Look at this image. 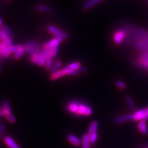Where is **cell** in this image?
<instances>
[{"instance_id": "obj_32", "label": "cell", "mask_w": 148, "mask_h": 148, "mask_svg": "<svg viewBox=\"0 0 148 148\" xmlns=\"http://www.w3.org/2000/svg\"><path fill=\"white\" fill-rule=\"evenodd\" d=\"M139 64H140L141 66L148 69V60H145V59H141V61Z\"/></svg>"}, {"instance_id": "obj_13", "label": "cell", "mask_w": 148, "mask_h": 148, "mask_svg": "<svg viewBox=\"0 0 148 148\" xmlns=\"http://www.w3.org/2000/svg\"><path fill=\"white\" fill-rule=\"evenodd\" d=\"M0 54L4 58H8L9 56V54H10V53L9 51L8 46L2 43L1 41L0 42Z\"/></svg>"}, {"instance_id": "obj_16", "label": "cell", "mask_w": 148, "mask_h": 148, "mask_svg": "<svg viewBox=\"0 0 148 148\" xmlns=\"http://www.w3.org/2000/svg\"><path fill=\"white\" fill-rule=\"evenodd\" d=\"M82 148H90L91 142L90 140L89 135L88 134H84L82 136Z\"/></svg>"}, {"instance_id": "obj_25", "label": "cell", "mask_w": 148, "mask_h": 148, "mask_svg": "<svg viewBox=\"0 0 148 148\" xmlns=\"http://www.w3.org/2000/svg\"><path fill=\"white\" fill-rule=\"evenodd\" d=\"M64 71L66 73V75H77L78 72L77 71H73L72 69L69 68L67 66L64 69Z\"/></svg>"}, {"instance_id": "obj_14", "label": "cell", "mask_w": 148, "mask_h": 148, "mask_svg": "<svg viewBox=\"0 0 148 148\" xmlns=\"http://www.w3.org/2000/svg\"><path fill=\"white\" fill-rule=\"evenodd\" d=\"M67 140L71 143L74 146H80L81 145V141L79 140V138H77V136H75V135H71V134H69V135L67 136Z\"/></svg>"}, {"instance_id": "obj_39", "label": "cell", "mask_w": 148, "mask_h": 148, "mask_svg": "<svg viewBox=\"0 0 148 148\" xmlns=\"http://www.w3.org/2000/svg\"><path fill=\"white\" fill-rule=\"evenodd\" d=\"M0 71H1V70H0Z\"/></svg>"}, {"instance_id": "obj_22", "label": "cell", "mask_w": 148, "mask_h": 148, "mask_svg": "<svg viewBox=\"0 0 148 148\" xmlns=\"http://www.w3.org/2000/svg\"><path fill=\"white\" fill-rule=\"evenodd\" d=\"M24 53H25L24 48L23 47V46H21V47H20V48L18 49L17 51L15 53L14 56V58L16 59H20L22 56V55L24 54Z\"/></svg>"}, {"instance_id": "obj_21", "label": "cell", "mask_w": 148, "mask_h": 148, "mask_svg": "<svg viewBox=\"0 0 148 148\" xmlns=\"http://www.w3.org/2000/svg\"><path fill=\"white\" fill-rule=\"evenodd\" d=\"M53 58H49L46 59V61L45 64V67L47 71H49L51 69L53 66Z\"/></svg>"}, {"instance_id": "obj_34", "label": "cell", "mask_w": 148, "mask_h": 148, "mask_svg": "<svg viewBox=\"0 0 148 148\" xmlns=\"http://www.w3.org/2000/svg\"><path fill=\"white\" fill-rule=\"evenodd\" d=\"M145 118L143 119V121H146V120H148V108L145 109Z\"/></svg>"}, {"instance_id": "obj_7", "label": "cell", "mask_w": 148, "mask_h": 148, "mask_svg": "<svg viewBox=\"0 0 148 148\" xmlns=\"http://www.w3.org/2000/svg\"><path fill=\"white\" fill-rule=\"evenodd\" d=\"M131 120H134L133 113L117 117L114 119V122L116 123H122L125 122L131 121Z\"/></svg>"}, {"instance_id": "obj_5", "label": "cell", "mask_w": 148, "mask_h": 148, "mask_svg": "<svg viewBox=\"0 0 148 148\" xmlns=\"http://www.w3.org/2000/svg\"><path fill=\"white\" fill-rule=\"evenodd\" d=\"M48 30L52 34L56 36V37H61V38H62L64 39H67L69 38V35L67 33L58 29V28L55 27L53 25H49L48 27Z\"/></svg>"}, {"instance_id": "obj_19", "label": "cell", "mask_w": 148, "mask_h": 148, "mask_svg": "<svg viewBox=\"0 0 148 148\" xmlns=\"http://www.w3.org/2000/svg\"><path fill=\"white\" fill-rule=\"evenodd\" d=\"M78 108V104L76 102H72V103H69L67 109L72 113H77Z\"/></svg>"}, {"instance_id": "obj_37", "label": "cell", "mask_w": 148, "mask_h": 148, "mask_svg": "<svg viewBox=\"0 0 148 148\" xmlns=\"http://www.w3.org/2000/svg\"><path fill=\"white\" fill-rule=\"evenodd\" d=\"M1 25V19L0 18V25Z\"/></svg>"}, {"instance_id": "obj_29", "label": "cell", "mask_w": 148, "mask_h": 148, "mask_svg": "<svg viewBox=\"0 0 148 148\" xmlns=\"http://www.w3.org/2000/svg\"><path fill=\"white\" fill-rule=\"evenodd\" d=\"M21 45H11V46H9V47H8V49H9V53H10V54L11 53H15L21 47Z\"/></svg>"}, {"instance_id": "obj_31", "label": "cell", "mask_w": 148, "mask_h": 148, "mask_svg": "<svg viewBox=\"0 0 148 148\" xmlns=\"http://www.w3.org/2000/svg\"><path fill=\"white\" fill-rule=\"evenodd\" d=\"M49 49L50 51V54H51V58H54L57 55L58 52V47H56V48H53Z\"/></svg>"}, {"instance_id": "obj_26", "label": "cell", "mask_w": 148, "mask_h": 148, "mask_svg": "<svg viewBox=\"0 0 148 148\" xmlns=\"http://www.w3.org/2000/svg\"><path fill=\"white\" fill-rule=\"evenodd\" d=\"M0 30H1L2 31H3L4 33H5L6 34H7L12 40V34L11 30L9 29L8 26H6L5 25H1V29H0Z\"/></svg>"}, {"instance_id": "obj_10", "label": "cell", "mask_w": 148, "mask_h": 148, "mask_svg": "<svg viewBox=\"0 0 148 148\" xmlns=\"http://www.w3.org/2000/svg\"><path fill=\"white\" fill-rule=\"evenodd\" d=\"M4 142L10 148H22L19 145H17V143L10 136H5L4 139Z\"/></svg>"}, {"instance_id": "obj_6", "label": "cell", "mask_w": 148, "mask_h": 148, "mask_svg": "<svg viewBox=\"0 0 148 148\" xmlns=\"http://www.w3.org/2000/svg\"><path fill=\"white\" fill-rule=\"evenodd\" d=\"M92 113V110L90 106H87L84 104H78V108L77 114L79 115H84L88 116Z\"/></svg>"}, {"instance_id": "obj_30", "label": "cell", "mask_w": 148, "mask_h": 148, "mask_svg": "<svg viewBox=\"0 0 148 148\" xmlns=\"http://www.w3.org/2000/svg\"><path fill=\"white\" fill-rule=\"evenodd\" d=\"M115 85L120 89H125L126 88V83L124 82L119 80L115 81Z\"/></svg>"}, {"instance_id": "obj_20", "label": "cell", "mask_w": 148, "mask_h": 148, "mask_svg": "<svg viewBox=\"0 0 148 148\" xmlns=\"http://www.w3.org/2000/svg\"><path fill=\"white\" fill-rule=\"evenodd\" d=\"M125 100H126V102L127 104L128 105L129 108H130L132 110H134L136 109V106L135 104V103H134V102L132 99V98H131L130 96H125Z\"/></svg>"}, {"instance_id": "obj_3", "label": "cell", "mask_w": 148, "mask_h": 148, "mask_svg": "<svg viewBox=\"0 0 148 148\" xmlns=\"http://www.w3.org/2000/svg\"><path fill=\"white\" fill-rule=\"evenodd\" d=\"M3 115L8 121L11 123H14L16 122V119L11 113V108L9 104L7 101H3Z\"/></svg>"}, {"instance_id": "obj_38", "label": "cell", "mask_w": 148, "mask_h": 148, "mask_svg": "<svg viewBox=\"0 0 148 148\" xmlns=\"http://www.w3.org/2000/svg\"><path fill=\"white\" fill-rule=\"evenodd\" d=\"M8 1H11V0H8Z\"/></svg>"}, {"instance_id": "obj_15", "label": "cell", "mask_w": 148, "mask_h": 148, "mask_svg": "<svg viewBox=\"0 0 148 148\" xmlns=\"http://www.w3.org/2000/svg\"><path fill=\"white\" fill-rule=\"evenodd\" d=\"M138 128L140 132L144 135H147L148 133V129L145 121H140L138 123Z\"/></svg>"}, {"instance_id": "obj_36", "label": "cell", "mask_w": 148, "mask_h": 148, "mask_svg": "<svg viewBox=\"0 0 148 148\" xmlns=\"http://www.w3.org/2000/svg\"><path fill=\"white\" fill-rule=\"evenodd\" d=\"M2 115H3V109L0 108V117L2 116Z\"/></svg>"}, {"instance_id": "obj_9", "label": "cell", "mask_w": 148, "mask_h": 148, "mask_svg": "<svg viewBox=\"0 0 148 148\" xmlns=\"http://www.w3.org/2000/svg\"><path fill=\"white\" fill-rule=\"evenodd\" d=\"M0 40H1L2 43L5 44L8 47L12 45V40L1 30H0Z\"/></svg>"}, {"instance_id": "obj_11", "label": "cell", "mask_w": 148, "mask_h": 148, "mask_svg": "<svg viewBox=\"0 0 148 148\" xmlns=\"http://www.w3.org/2000/svg\"><path fill=\"white\" fill-rule=\"evenodd\" d=\"M134 115V120L135 121H143L145 118V109H141L137 110L136 112L133 113Z\"/></svg>"}, {"instance_id": "obj_12", "label": "cell", "mask_w": 148, "mask_h": 148, "mask_svg": "<svg viewBox=\"0 0 148 148\" xmlns=\"http://www.w3.org/2000/svg\"><path fill=\"white\" fill-rule=\"evenodd\" d=\"M65 75H66V73H65L64 69H61V70H58V71L51 73V75H50V79L52 81L56 80Z\"/></svg>"}, {"instance_id": "obj_24", "label": "cell", "mask_w": 148, "mask_h": 148, "mask_svg": "<svg viewBox=\"0 0 148 148\" xmlns=\"http://www.w3.org/2000/svg\"><path fill=\"white\" fill-rule=\"evenodd\" d=\"M67 67L69 68L72 69V70H73V71H78V70H80V69L81 68V65H80V62H72L69 65H68Z\"/></svg>"}, {"instance_id": "obj_4", "label": "cell", "mask_w": 148, "mask_h": 148, "mask_svg": "<svg viewBox=\"0 0 148 148\" xmlns=\"http://www.w3.org/2000/svg\"><path fill=\"white\" fill-rule=\"evenodd\" d=\"M64 39L61 37H56V38L52 39L48 41L47 43H46L44 45V49H51L53 48L58 47L59 45L62 43Z\"/></svg>"}, {"instance_id": "obj_1", "label": "cell", "mask_w": 148, "mask_h": 148, "mask_svg": "<svg viewBox=\"0 0 148 148\" xmlns=\"http://www.w3.org/2000/svg\"><path fill=\"white\" fill-rule=\"evenodd\" d=\"M98 122L95 120V121H92L88 129V135H89L90 138V140L91 142V145H94L96 142L98 140V133H97V131H98Z\"/></svg>"}, {"instance_id": "obj_35", "label": "cell", "mask_w": 148, "mask_h": 148, "mask_svg": "<svg viewBox=\"0 0 148 148\" xmlns=\"http://www.w3.org/2000/svg\"><path fill=\"white\" fill-rule=\"evenodd\" d=\"M80 71L82 72H87V69L85 67H81V68L80 69Z\"/></svg>"}, {"instance_id": "obj_28", "label": "cell", "mask_w": 148, "mask_h": 148, "mask_svg": "<svg viewBox=\"0 0 148 148\" xmlns=\"http://www.w3.org/2000/svg\"><path fill=\"white\" fill-rule=\"evenodd\" d=\"M40 57V52H37L32 55L31 56V62L34 64H37L38 61Z\"/></svg>"}, {"instance_id": "obj_17", "label": "cell", "mask_w": 148, "mask_h": 148, "mask_svg": "<svg viewBox=\"0 0 148 148\" xmlns=\"http://www.w3.org/2000/svg\"><path fill=\"white\" fill-rule=\"evenodd\" d=\"M101 0H90V1H87L83 6V8L84 10H88V9H91V8L95 6L96 4L99 3Z\"/></svg>"}, {"instance_id": "obj_2", "label": "cell", "mask_w": 148, "mask_h": 148, "mask_svg": "<svg viewBox=\"0 0 148 148\" xmlns=\"http://www.w3.org/2000/svg\"><path fill=\"white\" fill-rule=\"evenodd\" d=\"M23 47L24 48L25 53L29 55H32L35 53L40 51V43L36 41H29V42L25 43Z\"/></svg>"}, {"instance_id": "obj_8", "label": "cell", "mask_w": 148, "mask_h": 148, "mask_svg": "<svg viewBox=\"0 0 148 148\" xmlns=\"http://www.w3.org/2000/svg\"><path fill=\"white\" fill-rule=\"evenodd\" d=\"M125 33L122 30H119L115 32L114 35V41L115 44H121L125 38Z\"/></svg>"}, {"instance_id": "obj_33", "label": "cell", "mask_w": 148, "mask_h": 148, "mask_svg": "<svg viewBox=\"0 0 148 148\" xmlns=\"http://www.w3.org/2000/svg\"><path fill=\"white\" fill-rule=\"evenodd\" d=\"M4 125L3 123H0V140H1L3 136V133L4 131Z\"/></svg>"}, {"instance_id": "obj_27", "label": "cell", "mask_w": 148, "mask_h": 148, "mask_svg": "<svg viewBox=\"0 0 148 148\" xmlns=\"http://www.w3.org/2000/svg\"><path fill=\"white\" fill-rule=\"evenodd\" d=\"M62 66V62L61 61H57L56 62L51 68V69L50 70V72L53 73L55 72H56L59 70V69L61 67V66Z\"/></svg>"}, {"instance_id": "obj_18", "label": "cell", "mask_w": 148, "mask_h": 148, "mask_svg": "<svg viewBox=\"0 0 148 148\" xmlns=\"http://www.w3.org/2000/svg\"><path fill=\"white\" fill-rule=\"evenodd\" d=\"M46 61V58L43 53V49L40 50V57H39L38 61V62H37V64H38L39 66H45Z\"/></svg>"}, {"instance_id": "obj_23", "label": "cell", "mask_w": 148, "mask_h": 148, "mask_svg": "<svg viewBox=\"0 0 148 148\" xmlns=\"http://www.w3.org/2000/svg\"><path fill=\"white\" fill-rule=\"evenodd\" d=\"M36 9L37 10L41 11V12H50L52 11V9L47 6H44V5H38L36 7Z\"/></svg>"}]
</instances>
